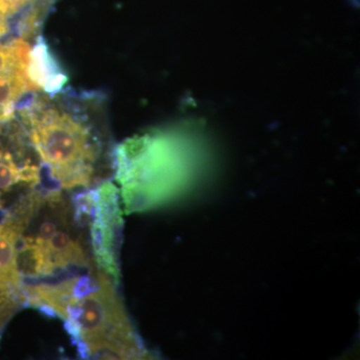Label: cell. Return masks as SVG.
<instances>
[{
	"instance_id": "2",
	"label": "cell",
	"mask_w": 360,
	"mask_h": 360,
	"mask_svg": "<svg viewBox=\"0 0 360 360\" xmlns=\"http://www.w3.org/2000/svg\"><path fill=\"white\" fill-rule=\"evenodd\" d=\"M23 295L25 307L65 321L82 359L134 356V336L115 281L97 265L59 281L25 284Z\"/></svg>"
},
{
	"instance_id": "1",
	"label": "cell",
	"mask_w": 360,
	"mask_h": 360,
	"mask_svg": "<svg viewBox=\"0 0 360 360\" xmlns=\"http://www.w3.org/2000/svg\"><path fill=\"white\" fill-rule=\"evenodd\" d=\"M15 115L51 188L87 191L115 176L116 148L101 92H33Z\"/></svg>"
},
{
	"instance_id": "5",
	"label": "cell",
	"mask_w": 360,
	"mask_h": 360,
	"mask_svg": "<svg viewBox=\"0 0 360 360\" xmlns=\"http://www.w3.org/2000/svg\"><path fill=\"white\" fill-rule=\"evenodd\" d=\"M90 239L97 266L120 281L118 246L122 227L120 191L108 180L90 189Z\"/></svg>"
},
{
	"instance_id": "4",
	"label": "cell",
	"mask_w": 360,
	"mask_h": 360,
	"mask_svg": "<svg viewBox=\"0 0 360 360\" xmlns=\"http://www.w3.org/2000/svg\"><path fill=\"white\" fill-rule=\"evenodd\" d=\"M46 184L34 148L15 113L0 122V210H8Z\"/></svg>"
},
{
	"instance_id": "3",
	"label": "cell",
	"mask_w": 360,
	"mask_h": 360,
	"mask_svg": "<svg viewBox=\"0 0 360 360\" xmlns=\"http://www.w3.org/2000/svg\"><path fill=\"white\" fill-rule=\"evenodd\" d=\"M90 207V189L44 188L35 195L18 245L23 285L59 281L96 265Z\"/></svg>"
},
{
	"instance_id": "6",
	"label": "cell",
	"mask_w": 360,
	"mask_h": 360,
	"mask_svg": "<svg viewBox=\"0 0 360 360\" xmlns=\"http://www.w3.org/2000/svg\"><path fill=\"white\" fill-rule=\"evenodd\" d=\"M32 198L0 215V333L25 307L23 279L18 267V245Z\"/></svg>"
}]
</instances>
